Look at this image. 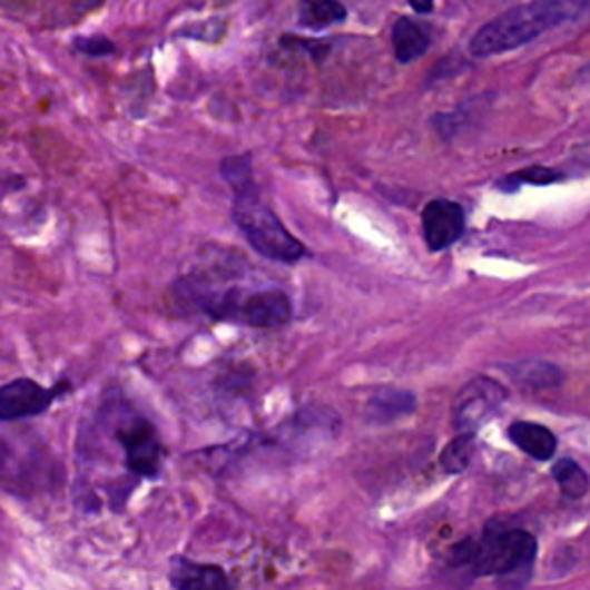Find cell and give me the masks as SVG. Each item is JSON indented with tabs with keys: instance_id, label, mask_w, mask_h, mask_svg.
<instances>
[{
	"instance_id": "6da1fadb",
	"label": "cell",
	"mask_w": 590,
	"mask_h": 590,
	"mask_svg": "<svg viewBox=\"0 0 590 590\" xmlns=\"http://www.w3.org/2000/svg\"><path fill=\"white\" fill-rule=\"evenodd\" d=\"M222 174L236 189L234 219L247 243L277 264H298L305 258V245L293 238L279 217L264 204L252 180V164L247 157H228L222 161Z\"/></svg>"
},
{
	"instance_id": "7a4b0ae2",
	"label": "cell",
	"mask_w": 590,
	"mask_h": 590,
	"mask_svg": "<svg viewBox=\"0 0 590 590\" xmlns=\"http://www.w3.org/2000/svg\"><path fill=\"white\" fill-rule=\"evenodd\" d=\"M586 10L588 0H531L484 23L471 40V51L489 58L519 49L551 28L581 19Z\"/></svg>"
},
{
	"instance_id": "3957f363",
	"label": "cell",
	"mask_w": 590,
	"mask_h": 590,
	"mask_svg": "<svg viewBox=\"0 0 590 590\" xmlns=\"http://www.w3.org/2000/svg\"><path fill=\"white\" fill-rule=\"evenodd\" d=\"M473 542L469 568L475 577H494L501 590H523L531 583L538 555L535 535L489 523L482 538Z\"/></svg>"
},
{
	"instance_id": "277c9868",
	"label": "cell",
	"mask_w": 590,
	"mask_h": 590,
	"mask_svg": "<svg viewBox=\"0 0 590 590\" xmlns=\"http://www.w3.org/2000/svg\"><path fill=\"white\" fill-rule=\"evenodd\" d=\"M196 305L219 321H236L252 327H282L291 321L293 309L288 295L279 288L266 291H238L228 288L222 293L199 291Z\"/></svg>"
},
{
	"instance_id": "5b68a950",
	"label": "cell",
	"mask_w": 590,
	"mask_h": 590,
	"mask_svg": "<svg viewBox=\"0 0 590 590\" xmlns=\"http://www.w3.org/2000/svg\"><path fill=\"white\" fill-rule=\"evenodd\" d=\"M508 400V390L489 376H475L469 381L454 400L452 422L456 434H475L484 420L494 415Z\"/></svg>"
},
{
	"instance_id": "8992f818",
	"label": "cell",
	"mask_w": 590,
	"mask_h": 590,
	"mask_svg": "<svg viewBox=\"0 0 590 590\" xmlns=\"http://www.w3.org/2000/svg\"><path fill=\"white\" fill-rule=\"evenodd\" d=\"M45 462L28 445H19L17 439L0 436V489L12 494H32L45 482Z\"/></svg>"
},
{
	"instance_id": "52a82bcc",
	"label": "cell",
	"mask_w": 590,
	"mask_h": 590,
	"mask_svg": "<svg viewBox=\"0 0 590 590\" xmlns=\"http://www.w3.org/2000/svg\"><path fill=\"white\" fill-rule=\"evenodd\" d=\"M68 387V383L45 387L26 376L0 385V422H21L47 413Z\"/></svg>"
},
{
	"instance_id": "ba28073f",
	"label": "cell",
	"mask_w": 590,
	"mask_h": 590,
	"mask_svg": "<svg viewBox=\"0 0 590 590\" xmlns=\"http://www.w3.org/2000/svg\"><path fill=\"white\" fill-rule=\"evenodd\" d=\"M122 450L125 464L139 478H155L161 469V445L148 420L135 417L116 432Z\"/></svg>"
},
{
	"instance_id": "9c48e42d",
	"label": "cell",
	"mask_w": 590,
	"mask_h": 590,
	"mask_svg": "<svg viewBox=\"0 0 590 590\" xmlns=\"http://www.w3.org/2000/svg\"><path fill=\"white\" fill-rule=\"evenodd\" d=\"M466 232L464 208L448 201L434 199L422 210V238L432 252H443L452 247Z\"/></svg>"
},
{
	"instance_id": "30bf717a",
	"label": "cell",
	"mask_w": 590,
	"mask_h": 590,
	"mask_svg": "<svg viewBox=\"0 0 590 590\" xmlns=\"http://www.w3.org/2000/svg\"><path fill=\"white\" fill-rule=\"evenodd\" d=\"M169 579L176 590H232V581L222 568L194 563L183 555L171 561Z\"/></svg>"
},
{
	"instance_id": "8fae6325",
	"label": "cell",
	"mask_w": 590,
	"mask_h": 590,
	"mask_svg": "<svg viewBox=\"0 0 590 590\" xmlns=\"http://www.w3.org/2000/svg\"><path fill=\"white\" fill-rule=\"evenodd\" d=\"M432 45V32L430 28L411 19L402 17L392 26V47H395V56L400 62H413L427 53Z\"/></svg>"
},
{
	"instance_id": "7c38bea8",
	"label": "cell",
	"mask_w": 590,
	"mask_h": 590,
	"mask_svg": "<svg viewBox=\"0 0 590 590\" xmlns=\"http://www.w3.org/2000/svg\"><path fill=\"white\" fill-rule=\"evenodd\" d=\"M508 439L529 456L538 459V462H549L555 452V436L544 424L519 420L512 422L508 427Z\"/></svg>"
},
{
	"instance_id": "4fadbf2b",
	"label": "cell",
	"mask_w": 590,
	"mask_h": 590,
	"mask_svg": "<svg viewBox=\"0 0 590 590\" xmlns=\"http://www.w3.org/2000/svg\"><path fill=\"white\" fill-rule=\"evenodd\" d=\"M505 372L514 383L529 390H553L563 383L561 370L551 363H544V360H523V363L508 365Z\"/></svg>"
},
{
	"instance_id": "5bb4252c",
	"label": "cell",
	"mask_w": 590,
	"mask_h": 590,
	"mask_svg": "<svg viewBox=\"0 0 590 590\" xmlns=\"http://www.w3.org/2000/svg\"><path fill=\"white\" fill-rule=\"evenodd\" d=\"M415 411V397L406 390L381 387L370 400V417L374 422H392Z\"/></svg>"
},
{
	"instance_id": "9a60e30c",
	"label": "cell",
	"mask_w": 590,
	"mask_h": 590,
	"mask_svg": "<svg viewBox=\"0 0 590 590\" xmlns=\"http://www.w3.org/2000/svg\"><path fill=\"white\" fill-rule=\"evenodd\" d=\"M346 19V8L340 0H301L298 21L305 28L323 30Z\"/></svg>"
},
{
	"instance_id": "2e32d148",
	"label": "cell",
	"mask_w": 590,
	"mask_h": 590,
	"mask_svg": "<svg viewBox=\"0 0 590 590\" xmlns=\"http://www.w3.org/2000/svg\"><path fill=\"white\" fill-rule=\"evenodd\" d=\"M551 475H553L555 482H559L566 499L579 501V499H583L588 494V475L574 462V459H561V462H555Z\"/></svg>"
},
{
	"instance_id": "e0dca14e",
	"label": "cell",
	"mask_w": 590,
	"mask_h": 590,
	"mask_svg": "<svg viewBox=\"0 0 590 590\" xmlns=\"http://www.w3.org/2000/svg\"><path fill=\"white\" fill-rule=\"evenodd\" d=\"M475 452V434H456L441 454V469L456 475L469 469Z\"/></svg>"
},
{
	"instance_id": "ac0fdd59",
	"label": "cell",
	"mask_w": 590,
	"mask_h": 590,
	"mask_svg": "<svg viewBox=\"0 0 590 590\" xmlns=\"http://www.w3.org/2000/svg\"><path fill=\"white\" fill-rule=\"evenodd\" d=\"M563 178H566V174H561V171L544 169V167H531V169H523V171L505 176L503 180L496 183V187L508 191V194H514L521 185H551V183H559Z\"/></svg>"
},
{
	"instance_id": "d6986e66",
	"label": "cell",
	"mask_w": 590,
	"mask_h": 590,
	"mask_svg": "<svg viewBox=\"0 0 590 590\" xmlns=\"http://www.w3.org/2000/svg\"><path fill=\"white\" fill-rule=\"evenodd\" d=\"M75 49L86 53V56H92V58H100V56H109L116 51L114 42L102 38V36H90V38H77L75 40Z\"/></svg>"
},
{
	"instance_id": "ffe728a7",
	"label": "cell",
	"mask_w": 590,
	"mask_h": 590,
	"mask_svg": "<svg viewBox=\"0 0 590 590\" xmlns=\"http://www.w3.org/2000/svg\"><path fill=\"white\" fill-rule=\"evenodd\" d=\"M409 6L417 12V14H430L434 10V0H409Z\"/></svg>"
}]
</instances>
